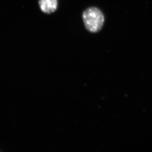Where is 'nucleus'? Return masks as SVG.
I'll use <instances>...</instances> for the list:
<instances>
[{"label":"nucleus","instance_id":"nucleus-1","mask_svg":"<svg viewBox=\"0 0 152 152\" xmlns=\"http://www.w3.org/2000/svg\"><path fill=\"white\" fill-rule=\"evenodd\" d=\"M82 19L86 30L93 33L99 32L104 22V17L101 10L97 7L86 9L82 14Z\"/></svg>","mask_w":152,"mask_h":152},{"label":"nucleus","instance_id":"nucleus-2","mask_svg":"<svg viewBox=\"0 0 152 152\" xmlns=\"http://www.w3.org/2000/svg\"><path fill=\"white\" fill-rule=\"evenodd\" d=\"M40 10L45 14H51L56 12L58 7V0H39Z\"/></svg>","mask_w":152,"mask_h":152}]
</instances>
